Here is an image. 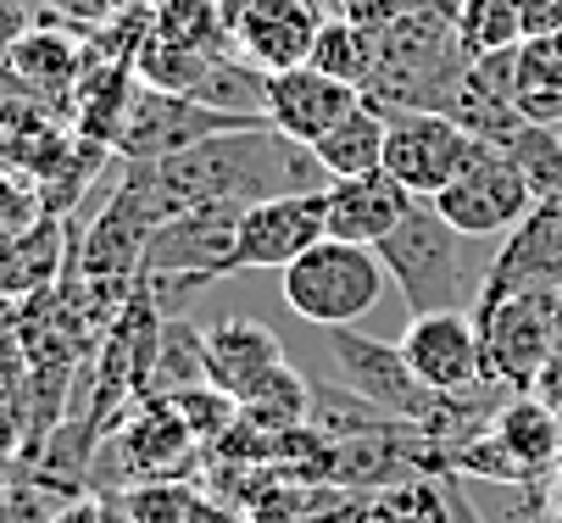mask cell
Returning <instances> with one entry per match:
<instances>
[{"label": "cell", "mask_w": 562, "mask_h": 523, "mask_svg": "<svg viewBox=\"0 0 562 523\" xmlns=\"http://www.w3.org/2000/svg\"><path fill=\"white\" fill-rule=\"evenodd\" d=\"M128 173L139 179V190L156 201L162 217L190 212V206H257L273 195L329 190V173L312 145L279 134L273 123H246V128L212 134L179 157L134 162Z\"/></svg>", "instance_id": "6da1fadb"}, {"label": "cell", "mask_w": 562, "mask_h": 523, "mask_svg": "<svg viewBox=\"0 0 562 523\" xmlns=\"http://www.w3.org/2000/svg\"><path fill=\"white\" fill-rule=\"evenodd\" d=\"M468 61L473 56L457 34V0H429L379 34V67L362 95L384 112H446Z\"/></svg>", "instance_id": "7a4b0ae2"}, {"label": "cell", "mask_w": 562, "mask_h": 523, "mask_svg": "<svg viewBox=\"0 0 562 523\" xmlns=\"http://www.w3.org/2000/svg\"><path fill=\"white\" fill-rule=\"evenodd\" d=\"M473 323H479L485 379L513 396H529L540 385V373L562 356V289L479 295Z\"/></svg>", "instance_id": "3957f363"}, {"label": "cell", "mask_w": 562, "mask_h": 523, "mask_svg": "<svg viewBox=\"0 0 562 523\" xmlns=\"http://www.w3.org/2000/svg\"><path fill=\"white\" fill-rule=\"evenodd\" d=\"M246 206H190L150 229L139 257V284L156 295V307L173 312L179 295L206 289L234 273V240Z\"/></svg>", "instance_id": "277c9868"}, {"label": "cell", "mask_w": 562, "mask_h": 523, "mask_svg": "<svg viewBox=\"0 0 562 523\" xmlns=\"http://www.w3.org/2000/svg\"><path fill=\"white\" fill-rule=\"evenodd\" d=\"M384 278L390 273H384V262H379L373 246L324 235L312 251H301L284 268L279 289H284V307L295 318H306L312 329H346L362 312H373Z\"/></svg>", "instance_id": "5b68a950"}, {"label": "cell", "mask_w": 562, "mask_h": 523, "mask_svg": "<svg viewBox=\"0 0 562 523\" xmlns=\"http://www.w3.org/2000/svg\"><path fill=\"white\" fill-rule=\"evenodd\" d=\"M373 251H379L384 273L395 278L413 318L451 312V307L468 302V278H462L468 268H462V251H457V229L440 217L435 201H413V212L401 217Z\"/></svg>", "instance_id": "8992f818"}, {"label": "cell", "mask_w": 562, "mask_h": 523, "mask_svg": "<svg viewBox=\"0 0 562 523\" xmlns=\"http://www.w3.org/2000/svg\"><path fill=\"white\" fill-rule=\"evenodd\" d=\"M491 145L473 139L451 112H390L384 173L401 179L418 201H435L451 179H462Z\"/></svg>", "instance_id": "52a82bcc"}, {"label": "cell", "mask_w": 562, "mask_h": 523, "mask_svg": "<svg viewBox=\"0 0 562 523\" xmlns=\"http://www.w3.org/2000/svg\"><path fill=\"white\" fill-rule=\"evenodd\" d=\"M329 334V351L340 362V379L368 396L373 407H384L395 423H429L440 412V396L418 379V373L407 367V351H401V340H373V334H357L351 323L346 329H324Z\"/></svg>", "instance_id": "ba28073f"}, {"label": "cell", "mask_w": 562, "mask_h": 523, "mask_svg": "<svg viewBox=\"0 0 562 523\" xmlns=\"http://www.w3.org/2000/svg\"><path fill=\"white\" fill-rule=\"evenodd\" d=\"M440 217L451 223L457 235L468 240H496V235H513L518 223L535 212V190L524 179V168L507 157V151H491L479 157L462 179H451L440 195H435Z\"/></svg>", "instance_id": "9c48e42d"}, {"label": "cell", "mask_w": 562, "mask_h": 523, "mask_svg": "<svg viewBox=\"0 0 562 523\" xmlns=\"http://www.w3.org/2000/svg\"><path fill=\"white\" fill-rule=\"evenodd\" d=\"M246 123H262V117H234V112H217L195 95H173V90H134V106H128V123L117 134L112 151L128 157V162H162V157H179L190 145L212 139V134H228V128H246Z\"/></svg>", "instance_id": "30bf717a"}, {"label": "cell", "mask_w": 562, "mask_h": 523, "mask_svg": "<svg viewBox=\"0 0 562 523\" xmlns=\"http://www.w3.org/2000/svg\"><path fill=\"white\" fill-rule=\"evenodd\" d=\"M223 34L239 45V56L262 72L301 67L312 56V39L324 29L317 0H217Z\"/></svg>", "instance_id": "8fae6325"}, {"label": "cell", "mask_w": 562, "mask_h": 523, "mask_svg": "<svg viewBox=\"0 0 562 523\" xmlns=\"http://www.w3.org/2000/svg\"><path fill=\"white\" fill-rule=\"evenodd\" d=\"M329 235L324 223V190H306V195H273L257 201L239 217V240H234V273H284L301 251H312L317 240Z\"/></svg>", "instance_id": "7c38bea8"}, {"label": "cell", "mask_w": 562, "mask_h": 523, "mask_svg": "<svg viewBox=\"0 0 562 523\" xmlns=\"http://www.w3.org/2000/svg\"><path fill=\"white\" fill-rule=\"evenodd\" d=\"M407 367L435 390V396H462L473 385H485V356H479V323L473 312H424L401 334Z\"/></svg>", "instance_id": "4fadbf2b"}, {"label": "cell", "mask_w": 562, "mask_h": 523, "mask_svg": "<svg viewBox=\"0 0 562 523\" xmlns=\"http://www.w3.org/2000/svg\"><path fill=\"white\" fill-rule=\"evenodd\" d=\"M357 101H362L357 84L329 79V72L312 67V61L284 67V72H268V123L279 134L301 139V145H317Z\"/></svg>", "instance_id": "5bb4252c"}, {"label": "cell", "mask_w": 562, "mask_h": 523, "mask_svg": "<svg viewBox=\"0 0 562 523\" xmlns=\"http://www.w3.org/2000/svg\"><path fill=\"white\" fill-rule=\"evenodd\" d=\"M413 190L390 179L384 168L357 173V179H329L324 190V223L335 240H357V246H379L401 217L413 212Z\"/></svg>", "instance_id": "9a60e30c"}, {"label": "cell", "mask_w": 562, "mask_h": 523, "mask_svg": "<svg viewBox=\"0 0 562 523\" xmlns=\"http://www.w3.org/2000/svg\"><path fill=\"white\" fill-rule=\"evenodd\" d=\"M513 289H562V201H535V212L507 235L479 295Z\"/></svg>", "instance_id": "2e32d148"}, {"label": "cell", "mask_w": 562, "mask_h": 523, "mask_svg": "<svg viewBox=\"0 0 562 523\" xmlns=\"http://www.w3.org/2000/svg\"><path fill=\"white\" fill-rule=\"evenodd\" d=\"M284 367V345L268 323L257 318H223L206 329V379L228 390L234 401H246L262 379Z\"/></svg>", "instance_id": "e0dca14e"}, {"label": "cell", "mask_w": 562, "mask_h": 523, "mask_svg": "<svg viewBox=\"0 0 562 523\" xmlns=\"http://www.w3.org/2000/svg\"><path fill=\"white\" fill-rule=\"evenodd\" d=\"M123 440V457L134 474L145 479H168L179 463H190L201 452V440L190 434V423L179 418V407L168 396H145L139 401V418L117 434Z\"/></svg>", "instance_id": "ac0fdd59"}, {"label": "cell", "mask_w": 562, "mask_h": 523, "mask_svg": "<svg viewBox=\"0 0 562 523\" xmlns=\"http://www.w3.org/2000/svg\"><path fill=\"white\" fill-rule=\"evenodd\" d=\"M491 434L502 440V452L529 474V479H540L546 468H557L562 463V412L546 401V396H513L502 412H496V423H491Z\"/></svg>", "instance_id": "d6986e66"}, {"label": "cell", "mask_w": 562, "mask_h": 523, "mask_svg": "<svg viewBox=\"0 0 562 523\" xmlns=\"http://www.w3.org/2000/svg\"><path fill=\"white\" fill-rule=\"evenodd\" d=\"M384 134H390V112L362 95L324 139L312 145V151H317V162H324L329 179H357V173L384 168Z\"/></svg>", "instance_id": "ffe728a7"}, {"label": "cell", "mask_w": 562, "mask_h": 523, "mask_svg": "<svg viewBox=\"0 0 562 523\" xmlns=\"http://www.w3.org/2000/svg\"><path fill=\"white\" fill-rule=\"evenodd\" d=\"M29 84H40L45 95H72L78 90V79H85V67H90V56L78 50V39L72 34H56V29H34L12 56H7Z\"/></svg>", "instance_id": "44dd1931"}, {"label": "cell", "mask_w": 562, "mask_h": 523, "mask_svg": "<svg viewBox=\"0 0 562 523\" xmlns=\"http://www.w3.org/2000/svg\"><path fill=\"white\" fill-rule=\"evenodd\" d=\"M306 61H312V67H324L329 79H346V84L368 90L373 67H379V34L335 12V18H324V29H317V39H312V56H306Z\"/></svg>", "instance_id": "7402d4cb"}, {"label": "cell", "mask_w": 562, "mask_h": 523, "mask_svg": "<svg viewBox=\"0 0 562 523\" xmlns=\"http://www.w3.org/2000/svg\"><path fill=\"white\" fill-rule=\"evenodd\" d=\"M190 385H206V329L190 318H162V340H156V367H150V396H179Z\"/></svg>", "instance_id": "603a6c76"}, {"label": "cell", "mask_w": 562, "mask_h": 523, "mask_svg": "<svg viewBox=\"0 0 562 523\" xmlns=\"http://www.w3.org/2000/svg\"><path fill=\"white\" fill-rule=\"evenodd\" d=\"M502 151L524 168L535 201H562V123L524 117V128L502 145Z\"/></svg>", "instance_id": "cb8c5ba5"}, {"label": "cell", "mask_w": 562, "mask_h": 523, "mask_svg": "<svg viewBox=\"0 0 562 523\" xmlns=\"http://www.w3.org/2000/svg\"><path fill=\"white\" fill-rule=\"evenodd\" d=\"M457 34L468 56H491L524 45V7L518 0H457Z\"/></svg>", "instance_id": "d4e9b609"}, {"label": "cell", "mask_w": 562, "mask_h": 523, "mask_svg": "<svg viewBox=\"0 0 562 523\" xmlns=\"http://www.w3.org/2000/svg\"><path fill=\"white\" fill-rule=\"evenodd\" d=\"M201 496L173 479H145L123 496H112V523H195Z\"/></svg>", "instance_id": "484cf974"}, {"label": "cell", "mask_w": 562, "mask_h": 523, "mask_svg": "<svg viewBox=\"0 0 562 523\" xmlns=\"http://www.w3.org/2000/svg\"><path fill=\"white\" fill-rule=\"evenodd\" d=\"M173 407H179V418L190 423V434L201 440V445H217L234 423H239V401L228 396V390H217L212 379L206 385H190V390H179V396H168Z\"/></svg>", "instance_id": "4316f807"}, {"label": "cell", "mask_w": 562, "mask_h": 523, "mask_svg": "<svg viewBox=\"0 0 562 523\" xmlns=\"http://www.w3.org/2000/svg\"><path fill=\"white\" fill-rule=\"evenodd\" d=\"M524 95H562V29L518 45V101Z\"/></svg>", "instance_id": "83f0119b"}, {"label": "cell", "mask_w": 562, "mask_h": 523, "mask_svg": "<svg viewBox=\"0 0 562 523\" xmlns=\"http://www.w3.org/2000/svg\"><path fill=\"white\" fill-rule=\"evenodd\" d=\"M50 257H56V229L50 223H40V229L18 235V251L12 257H0V284H12V289H29L50 273Z\"/></svg>", "instance_id": "f1b7e54d"}, {"label": "cell", "mask_w": 562, "mask_h": 523, "mask_svg": "<svg viewBox=\"0 0 562 523\" xmlns=\"http://www.w3.org/2000/svg\"><path fill=\"white\" fill-rule=\"evenodd\" d=\"M418 7H429V0H340V18H351V23L384 34L390 23H401V18L418 12Z\"/></svg>", "instance_id": "f546056e"}, {"label": "cell", "mask_w": 562, "mask_h": 523, "mask_svg": "<svg viewBox=\"0 0 562 523\" xmlns=\"http://www.w3.org/2000/svg\"><path fill=\"white\" fill-rule=\"evenodd\" d=\"M29 34H34V18H29L23 0H0V61H7Z\"/></svg>", "instance_id": "4dcf8cb0"}, {"label": "cell", "mask_w": 562, "mask_h": 523, "mask_svg": "<svg viewBox=\"0 0 562 523\" xmlns=\"http://www.w3.org/2000/svg\"><path fill=\"white\" fill-rule=\"evenodd\" d=\"M50 523H112V507H101V501H72V507H61Z\"/></svg>", "instance_id": "1f68e13d"}, {"label": "cell", "mask_w": 562, "mask_h": 523, "mask_svg": "<svg viewBox=\"0 0 562 523\" xmlns=\"http://www.w3.org/2000/svg\"><path fill=\"white\" fill-rule=\"evenodd\" d=\"M524 112L540 123H562V95H524Z\"/></svg>", "instance_id": "d6a6232c"}, {"label": "cell", "mask_w": 562, "mask_h": 523, "mask_svg": "<svg viewBox=\"0 0 562 523\" xmlns=\"http://www.w3.org/2000/svg\"><path fill=\"white\" fill-rule=\"evenodd\" d=\"M546 523H562V479L546 490Z\"/></svg>", "instance_id": "836d02e7"}, {"label": "cell", "mask_w": 562, "mask_h": 523, "mask_svg": "<svg viewBox=\"0 0 562 523\" xmlns=\"http://www.w3.org/2000/svg\"><path fill=\"white\" fill-rule=\"evenodd\" d=\"M317 7H329V12H340V0H317Z\"/></svg>", "instance_id": "e575fe53"}]
</instances>
